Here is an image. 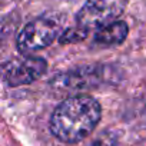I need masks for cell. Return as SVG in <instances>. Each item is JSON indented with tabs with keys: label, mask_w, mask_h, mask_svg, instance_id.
<instances>
[{
	"label": "cell",
	"mask_w": 146,
	"mask_h": 146,
	"mask_svg": "<svg viewBox=\"0 0 146 146\" xmlns=\"http://www.w3.org/2000/svg\"><path fill=\"white\" fill-rule=\"evenodd\" d=\"M102 117L96 99L88 95L72 96L63 100L52 113L50 132L64 143H76L88 137Z\"/></svg>",
	"instance_id": "1"
},
{
	"label": "cell",
	"mask_w": 146,
	"mask_h": 146,
	"mask_svg": "<svg viewBox=\"0 0 146 146\" xmlns=\"http://www.w3.org/2000/svg\"><path fill=\"white\" fill-rule=\"evenodd\" d=\"M60 33V25L47 17H39L27 23L17 36V49L20 53L39 52L54 42Z\"/></svg>",
	"instance_id": "2"
},
{
	"label": "cell",
	"mask_w": 146,
	"mask_h": 146,
	"mask_svg": "<svg viewBox=\"0 0 146 146\" xmlns=\"http://www.w3.org/2000/svg\"><path fill=\"white\" fill-rule=\"evenodd\" d=\"M126 6V0H88L78 15V26L86 32L115 22Z\"/></svg>",
	"instance_id": "3"
},
{
	"label": "cell",
	"mask_w": 146,
	"mask_h": 146,
	"mask_svg": "<svg viewBox=\"0 0 146 146\" xmlns=\"http://www.w3.org/2000/svg\"><path fill=\"white\" fill-rule=\"evenodd\" d=\"M47 69L46 60L40 57H22L12 60L3 67V79L9 86H22L29 85L39 79Z\"/></svg>",
	"instance_id": "4"
},
{
	"label": "cell",
	"mask_w": 146,
	"mask_h": 146,
	"mask_svg": "<svg viewBox=\"0 0 146 146\" xmlns=\"http://www.w3.org/2000/svg\"><path fill=\"white\" fill-rule=\"evenodd\" d=\"M127 32H129V27L125 22L115 20V22L98 29V32L95 35V42L105 47L117 46L125 42Z\"/></svg>",
	"instance_id": "5"
},
{
	"label": "cell",
	"mask_w": 146,
	"mask_h": 146,
	"mask_svg": "<svg viewBox=\"0 0 146 146\" xmlns=\"http://www.w3.org/2000/svg\"><path fill=\"white\" fill-rule=\"evenodd\" d=\"M76 33H83V35H79V37H80V39H83V37L86 36V33H88V32H86L85 29H82V27H79V26H78ZM73 35H75V30H72V33H69V32H67V33H64V35L62 36L60 42H62V43H66V42H72V40H75V39L72 37Z\"/></svg>",
	"instance_id": "6"
}]
</instances>
